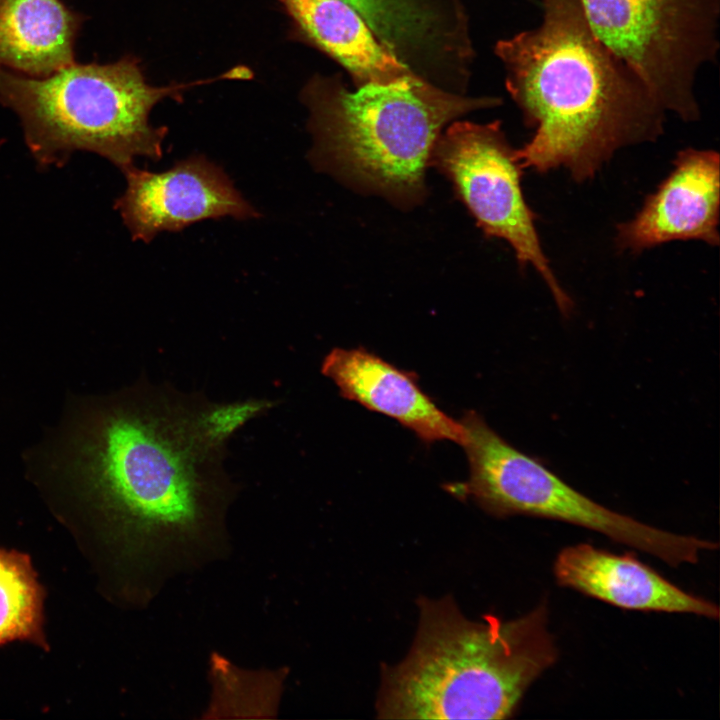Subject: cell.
<instances>
[{"label":"cell","instance_id":"cell-1","mask_svg":"<svg viewBox=\"0 0 720 720\" xmlns=\"http://www.w3.org/2000/svg\"><path fill=\"white\" fill-rule=\"evenodd\" d=\"M279 402H215L142 380L92 422L79 453L88 495L129 564L154 570L218 536L238 490L227 444Z\"/></svg>","mask_w":720,"mask_h":720},{"label":"cell","instance_id":"cell-2","mask_svg":"<svg viewBox=\"0 0 720 720\" xmlns=\"http://www.w3.org/2000/svg\"><path fill=\"white\" fill-rule=\"evenodd\" d=\"M542 21L496 45L507 89L534 129L523 168L593 178L614 153L655 141L667 113L593 33L580 0H540Z\"/></svg>","mask_w":720,"mask_h":720},{"label":"cell","instance_id":"cell-3","mask_svg":"<svg viewBox=\"0 0 720 720\" xmlns=\"http://www.w3.org/2000/svg\"><path fill=\"white\" fill-rule=\"evenodd\" d=\"M413 644L382 666L376 700L383 719H506L557 660L544 603L504 621H474L455 601L421 598Z\"/></svg>","mask_w":720,"mask_h":720},{"label":"cell","instance_id":"cell-4","mask_svg":"<svg viewBox=\"0 0 720 720\" xmlns=\"http://www.w3.org/2000/svg\"><path fill=\"white\" fill-rule=\"evenodd\" d=\"M315 161L353 186L398 205L425 194V171L442 128L495 98L444 91L412 73L355 90L316 80L305 90Z\"/></svg>","mask_w":720,"mask_h":720},{"label":"cell","instance_id":"cell-5","mask_svg":"<svg viewBox=\"0 0 720 720\" xmlns=\"http://www.w3.org/2000/svg\"><path fill=\"white\" fill-rule=\"evenodd\" d=\"M209 80L150 85L136 58L76 64L45 77L0 66V103L19 117L26 144L41 165L64 163L76 151L96 153L121 171L137 157L158 161L165 127L150 124L160 101Z\"/></svg>","mask_w":720,"mask_h":720},{"label":"cell","instance_id":"cell-6","mask_svg":"<svg viewBox=\"0 0 720 720\" xmlns=\"http://www.w3.org/2000/svg\"><path fill=\"white\" fill-rule=\"evenodd\" d=\"M470 475L450 486L497 517L529 515L564 521L599 532L672 566L697 563L718 543L674 534L610 510L580 493L542 463L510 445L475 411L461 420Z\"/></svg>","mask_w":720,"mask_h":720},{"label":"cell","instance_id":"cell-7","mask_svg":"<svg viewBox=\"0 0 720 720\" xmlns=\"http://www.w3.org/2000/svg\"><path fill=\"white\" fill-rule=\"evenodd\" d=\"M596 37L666 112L699 119V70L719 49L720 0H580Z\"/></svg>","mask_w":720,"mask_h":720},{"label":"cell","instance_id":"cell-8","mask_svg":"<svg viewBox=\"0 0 720 720\" xmlns=\"http://www.w3.org/2000/svg\"><path fill=\"white\" fill-rule=\"evenodd\" d=\"M430 165L452 182L487 236L507 241L519 266L531 265L539 273L560 312L569 316L573 302L543 252L535 226L537 215L521 188L524 168L500 122L452 123L436 141Z\"/></svg>","mask_w":720,"mask_h":720},{"label":"cell","instance_id":"cell-9","mask_svg":"<svg viewBox=\"0 0 720 720\" xmlns=\"http://www.w3.org/2000/svg\"><path fill=\"white\" fill-rule=\"evenodd\" d=\"M122 172L126 189L115 208L134 240L147 243L160 232H179L205 219L259 216L226 173L203 155H192L162 172L134 165Z\"/></svg>","mask_w":720,"mask_h":720},{"label":"cell","instance_id":"cell-10","mask_svg":"<svg viewBox=\"0 0 720 720\" xmlns=\"http://www.w3.org/2000/svg\"><path fill=\"white\" fill-rule=\"evenodd\" d=\"M719 163L714 150L679 151L670 174L634 218L617 225V246L634 253L677 240L718 246Z\"/></svg>","mask_w":720,"mask_h":720},{"label":"cell","instance_id":"cell-11","mask_svg":"<svg viewBox=\"0 0 720 720\" xmlns=\"http://www.w3.org/2000/svg\"><path fill=\"white\" fill-rule=\"evenodd\" d=\"M321 372L344 398L395 419L425 443L448 440L463 445L466 440L461 421L443 412L420 388L414 374L374 353L334 348L324 357Z\"/></svg>","mask_w":720,"mask_h":720},{"label":"cell","instance_id":"cell-12","mask_svg":"<svg viewBox=\"0 0 720 720\" xmlns=\"http://www.w3.org/2000/svg\"><path fill=\"white\" fill-rule=\"evenodd\" d=\"M559 585L613 606L639 611L719 618V607L680 589L633 554L617 555L587 543L567 546L554 562Z\"/></svg>","mask_w":720,"mask_h":720},{"label":"cell","instance_id":"cell-13","mask_svg":"<svg viewBox=\"0 0 720 720\" xmlns=\"http://www.w3.org/2000/svg\"><path fill=\"white\" fill-rule=\"evenodd\" d=\"M301 30L359 82L389 83L413 73L366 20L341 0H279Z\"/></svg>","mask_w":720,"mask_h":720},{"label":"cell","instance_id":"cell-14","mask_svg":"<svg viewBox=\"0 0 720 720\" xmlns=\"http://www.w3.org/2000/svg\"><path fill=\"white\" fill-rule=\"evenodd\" d=\"M84 19L61 0H0V66L45 77L74 63Z\"/></svg>","mask_w":720,"mask_h":720},{"label":"cell","instance_id":"cell-15","mask_svg":"<svg viewBox=\"0 0 720 720\" xmlns=\"http://www.w3.org/2000/svg\"><path fill=\"white\" fill-rule=\"evenodd\" d=\"M366 20L382 43L401 59L415 53L448 51L456 37L426 0H341Z\"/></svg>","mask_w":720,"mask_h":720},{"label":"cell","instance_id":"cell-16","mask_svg":"<svg viewBox=\"0 0 720 720\" xmlns=\"http://www.w3.org/2000/svg\"><path fill=\"white\" fill-rule=\"evenodd\" d=\"M43 602L44 590L30 557L0 548V647L13 641L48 647Z\"/></svg>","mask_w":720,"mask_h":720}]
</instances>
